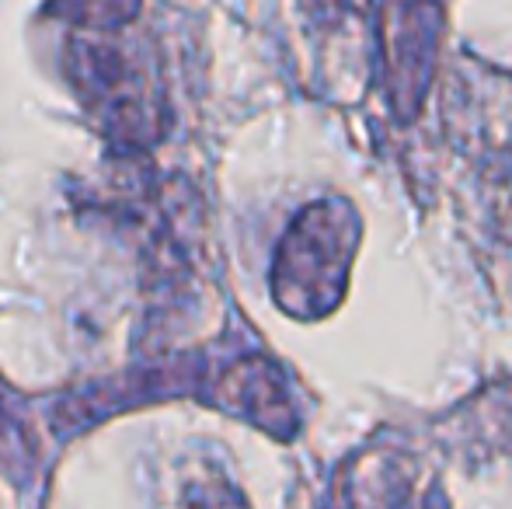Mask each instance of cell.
Wrapping results in <instances>:
<instances>
[{
    "label": "cell",
    "mask_w": 512,
    "mask_h": 509,
    "mask_svg": "<svg viewBox=\"0 0 512 509\" xmlns=\"http://www.w3.org/2000/svg\"><path fill=\"white\" fill-rule=\"evenodd\" d=\"M63 70L81 109L119 157H140L168 136V91L133 42L77 32L67 39Z\"/></svg>",
    "instance_id": "obj_1"
},
{
    "label": "cell",
    "mask_w": 512,
    "mask_h": 509,
    "mask_svg": "<svg viewBox=\"0 0 512 509\" xmlns=\"http://www.w3.org/2000/svg\"><path fill=\"white\" fill-rule=\"evenodd\" d=\"M359 245V217L345 199H321L297 213L272 262V297L290 318L314 321L338 307Z\"/></svg>",
    "instance_id": "obj_2"
},
{
    "label": "cell",
    "mask_w": 512,
    "mask_h": 509,
    "mask_svg": "<svg viewBox=\"0 0 512 509\" xmlns=\"http://www.w3.org/2000/svg\"><path fill=\"white\" fill-rule=\"evenodd\" d=\"M443 11L432 0H387L384 7V63L398 116L418 112L432 67H436Z\"/></svg>",
    "instance_id": "obj_3"
},
{
    "label": "cell",
    "mask_w": 512,
    "mask_h": 509,
    "mask_svg": "<svg viewBox=\"0 0 512 509\" xmlns=\"http://www.w3.org/2000/svg\"><path fill=\"white\" fill-rule=\"evenodd\" d=\"M213 387V405H220L223 412L255 422L265 433L276 436H290L297 429L283 370L265 356H244V360L230 363Z\"/></svg>",
    "instance_id": "obj_4"
},
{
    "label": "cell",
    "mask_w": 512,
    "mask_h": 509,
    "mask_svg": "<svg viewBox=\"0 0 512 509\" xmlns=\"http://www.w3.org/2000/svg\"><path fill=\"white\" fill-rule=\"evenodd\" d=\"M192 367L189 360L182 363H157L147 370H129V374L115 377L105 384H91L84 391L70 394L60 405V422H67L70 429L84 426V422L105 419V415L119 412L126 405H147L157 398H171V394L185 391L192 384Z\"/></svg>",
    "instance_id": "obj_5"
},
{
    "label": "cell",
    "mask_w": 512,
    "mask_h": 509,
    "mask_svg": "<svg viewBox=\"0 0 512 509\" xmlns=\"http://www.w3.org/2000/svg\"><path fill=\"white\" fill-rule=\"evenodd\" d=\"M143 0H49V18L67 21L77 32L91 35H119L133 25Z\"/></svg>",
    "instance_id": "obj_6"
}]
</instances>
